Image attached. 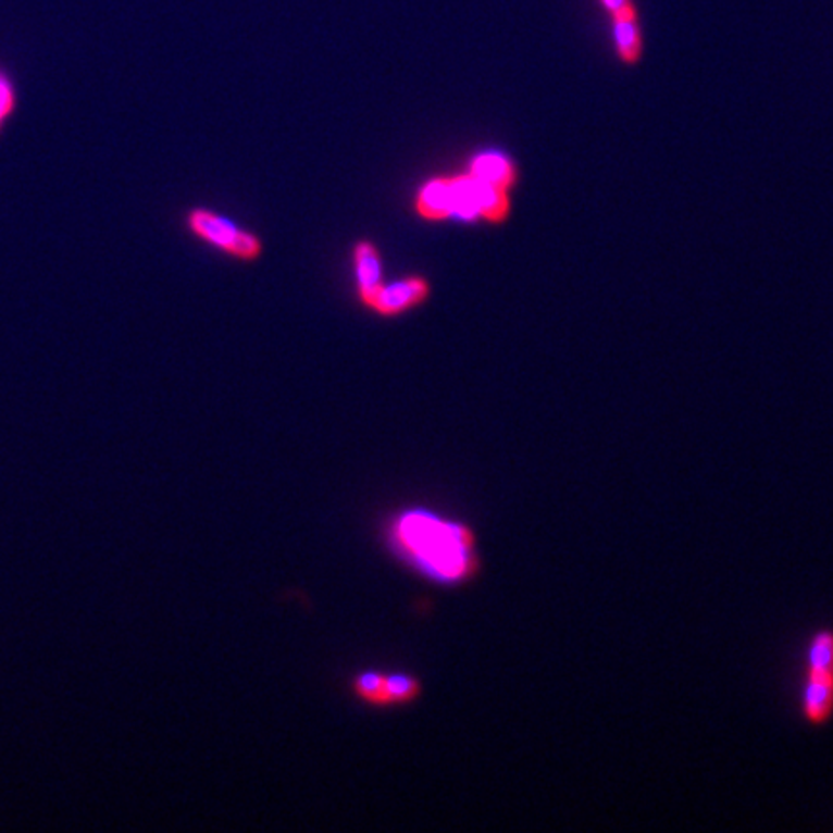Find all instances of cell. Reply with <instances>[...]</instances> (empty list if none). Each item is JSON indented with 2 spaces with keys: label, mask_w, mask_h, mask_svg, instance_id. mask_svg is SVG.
Wrapping results in <instances>:
<instances>
[{
  "label": "cell",
  "mask_w": 833,
  "mask_h": 833,
  "mask_svg": "<svg viewBox=\"0 0 833 833\" xmlns=\"http://www.w3.org/2000/svg\"><path fill=\"white\" fill-rule=\"evenodd\" d=\"M348 691L359 706L374 712L401 710L423 697V680L408 670L361 668L349 675Z\"/></svg>",
  "instance_id": "3957f363"
},
{
  "label": "cell",
  "mask_w": 833,
  "mask_h": 833,
  "mask_svg": "<svg viewBox=\"0 0 833 833\" xmlns=\"http://www.w3.org/2000/svg\"><path fill=\"white\" fill-rule=\"evenodd\" d=\"M187 224L196 236L241 261H253L263 251L261 239L257 238L256 234L239 228L234 222L213 211L194 209L187 214Z\"/></svg>",
  "instance_id": "5b68a950"
},
{
  "label": "cell",
  "mask_w": 833,
  "mask_h": 833,
  "mask_svg": "<svg viewBox=\"0 0 833 833\" xmlns=\"http://www.w3.org/2000/svg\"><path fill=\"white\" fill-rule=\"evenodd\" d=\"M386 552L438 588H463L483 571L475 527L431 506H403L390 511L381 527Z\"/></svg>",
  "instance_id": "6da1fadb"
},
{
  "label": "cell",
  "mask_w": 833,
  "mask_h": 833,
  "mask_svg": "<svg viewBox=\"0 0 833 833\" xmlns=\"http://www.w3.org/2000/svg\"><path fill=\"white\" fill-rule=\"evenodd\" d=\"M428 291L431 286L423 276H409L403 281L383 284L369 307L384 316L400 315L411 307L423 303L428 298Z\"/></svg>",
  "instance_id": "8992f818"
},
{
  "label": "cell",
  "mask_w": 833,
  "mask_h": 833,
  "mask_svg": "<svg viewBox=\"0 0 833 833\" xmlns=\"http://www.w3.org/2000/svg\"><path fill=\"white\" fill-rule=\"evenodd\" d=\"M353 259H356L359 298L369 307L376 291L383 288V261L371 241H359L353 249Z\"/></svg>",
  "instance_id": "52a82bcc"
},
{
  "label": "cell",
  "mask_w": 833,
  "mask_h": 833,
  "mask_svg": "<svg viewBox=\"0 0 833 833\" xmlns=\"http://www.w3.org/2000/svg\"><path fill=\"white\" fill-rule=\"evenodd\" d=\"M616 49L623 64H637L643 54V37L637 17H612Z\"/></svg>",
  "instance_id": "30bf717a"
},
{
  "label": "cell",
  "mask_w": 833,
  "mask_h": 833,
  "mask_svg": "<svg viewBox=\"0 0 833 833\" xmlns=\"http://www.w3.org/2000/svg\"><path fill=\"white\" fill-rule=\"evenodd\" d=\"M600 2L612 17H637V10L631 0H600Z\"/></svg>",
  "instance_id": "7c38bea8"
},
{
  "label": "cell",
  "mask_w": 833,
  "mask_h": 833,
  "mask_svg": "<svg viewBox=\"0 0 833 833\" xmlns=\"http://www.w3.org/2000/svg\"><path fill=\"white\" fill-rule=\"evenodd\" d=\"M416 213L426 221H444L453 216V194L450 178H434L419 189Z\"/></svg>",
  "instance_id": "ba28073f"
},
{
  "label": "cell",
  "mask_w": 833,
  "mask_h": 833,
  "mask_svg": "<svg viewBox=\"0 0 833 833\" xmlns=\"http://www.w3.org/2000/svg\"><path fill=\"white\" fill-rule=\"evenodd\" d=\"M799 712L810 730H824L833 722V627H820L808 637Z\"/></svg>",
  "instance_id": "7a4b0ae2"
},
{
  "label": "cell",
  "mask_w": 833,
  "mask_h": 833,
  "mask_svg": "<svg viewBox=\"0 0 833 833\" xmlns=\"http://www.w3.org/2000/svg\"><path fill=\"white\" fill-rule=\"evenodd\" d=\"M14 104H16L14 89L10 86L7 77L0 76V128H2L4 120L9 119L12 111H14Z\"/></svg>",
  "instance_id": "8fae6325"
},
{
  "label": "cell",
  "mask_w": 833,
  "mask_h": 833,
  "mask_svg": "<svg viewBox=\"0 0 833 833\" xmlns=\"http://www.w3.org/2000/svg\"><path fill=\"white\" fill-rule=\"evenodd\" d=\"M453 194V216L465 221L483 219L486 222H503L510 214L508 189L493 186L488 182L475 178L471 174H461L450 178Z\"/></svg>",
  "instance_id": "277c9868"
},
{
  "label": "cell",
  "mask_w": 833,
  "mask_h": 833,
  "mask_svg": "<svg viewBox=\"0 0 833 833\" xmlns=\"http://www.w3.org/2000/svg\"><path fill=\"white\" fill-rule=\"evenodd\" d=\"M469 174L483 179V182H488L493 186L502 187V189H510L518 179V171H515L513 162L508 157L498 153L476 154L469 164Z\"/></svg>",
  "instance_id": "9c48e42d"
}]
</instances>
